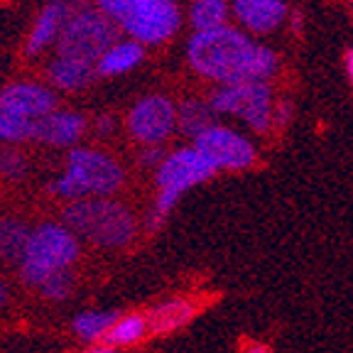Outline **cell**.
<instances>
[{
  "label": "cell",
  "instance_id": "1",
  "mask_svg": "<svg viewBox=\"0 0 353 353\" xmlns=\"http://www.w3.org/2000/svg\"><path fill=\"white\" fill-rule=\"evenodd\" d=\"M187 57L199 77L211 79L219 86L250 83L275 77L277 54L258 44L236 28H216L209 32H194L187 44Z\"/></svg>",
  "mask_w": 353,
  "mask_h": 353
},
{
  "label": "cell",
  "instance_id": "2",
  "mask_svg": "<svg viewBox=\"0 0 353 353\" xmlns=\"http://www.w3.org/2000/svg\"><path fill=\"white\" fill-rule=\"evenodd\" d=\"M64 226L99 248H128L138 236V219L113 199H81L64 209Z\"/></svg>",
  "mask_w": 353,
  "mask_h": 353
},
{
  "label": "cell",
  "instance_id": "3",
  "mask_svg": "<svg viewBox=\"0 0 353 353\" xmlns=\"http://www.w3.org/2000/svg\"><path fill=\"white\" fill-rule=\"evenodd\" d=\"M96 8L143 47L167 42L182 25L174 0H96Z\"/></svg>",
  "mask_w": 353,
  "mask_h": 353
},
{
  "label": "cell",
  "instance_id": "4",
  "mask_svg": "<svg viewBox=\"0 0 353 353\" xmlns=\"http://www.w3.org/2000/svg\"><path fill=\"white\" fill-rule=\"evenodd\" d=\"M79 253H81L79 238L64 223L47 221L42 226L32 228L25 255L17 263L22 285L37 290L54 272L72 270V265L79 260Z\"/></svg>",
  "mask_w": 353,
  "mask_h": 353
},
{
  "label": "cell",
  "instance_id": "5",
  "mask_svg": "<svg viewBox=\"0 0 353 353\" xmlns=\"http://www.w3.org/2000/svg\"><path fill=\"white\" fill-rule=\"evenodd\" d=\"M121 37V30L99 8H79L69 12L64 30L57 39V57L99 64V59Z\"/></svg>",
  "mask_w": 353,
  "mask_h": 353
},
{
  "label": "cell",
  "instance_id": "6",
  "mask_svg": "<svg viewBox=\"0 0 353 353\" xmlns=\"http://www.w3.org/2000/svg\"><path fill=\"white\" fill-rule=\"evenodd\" d=\"M216 174L211 162L196 148H179L174 152H167L162 165L154 170V184H157V196H154L152 211L160 216H170L172 209L179 204L184 192H189L196 184L206 182Z\"/></svg>",
  "mask_w": 353,
  "mask_h": 353
},
{
  "label": "cell",
  "instance_id": "7",
  "mask_svg": "<svg viewBox=\"0 0 353 353\" xmlns=\"http://www.w3.org/2000/svg\"><path fill=\"white\" fill-rule=\"evenodd\" d=\"M209 103L216 113L238 118L255 132H265L272 128V108H275L272 91L263 81L219 86Z\"/></svg>",
  "mask_w": 353,
  "mask_h": 353
},
{
  "label": "cell",
  "instance_id": "8",
  "mask_svg": "<svg viewBox=\"0 0 353 353\" xmlns=\"http://www.w3.org/2000/svg\"><path fill=\"white\" fill-rule=\"evenodd\" d=\"M64 174L81 189L83 199H108L125 184V172L110 154L94 148H74Z\"/></svg>",
  "mask_w": 353,
  "mask_h": 353
},
{
  "label": "cell",
  "instance_id": "9",
  "mask_svg": "<svg viewBox=\"0 0 353 353\" xmlns=\"http://www.w3.org/2000/svg\"><path fill=\"white\" fill-rule=\"evenodd\" d=\"M194 148L204 154L216 172L248 170L258 160V150H255V145L245 135H241L233 128L219 125V123L214 128H209L206 132H201L194 140Z\"/></svg>",
  "mask_w": 353,
  "mask_h": 353
},
{
  "label": "cell",
  "instance_id": "10",
  "mask_svg": "<svg viewBox=\"0 0 353 353\" xmlns=\"http://www.w3.org/2000/svg\"><path fill=\"white\" fill-rule=\"evenodd\" d=\"M176 128V105L167 96L150 94L140 99L128 113V132L135 143L162 145Z\"/></svg>",
  "mask_w": 353,
  "mask_h": 353
},
{
  "label": "cell",
  "instance_id": "11",
  "mask_svg": "<svg viewBox=\"0 0 353 353\" xmlns=\"http://www.w3.org/2000/svg\"><path fill=\"white\" fill-rule=\"evenodd\" d=\"M57 110V96L52 88L42 83H8L0 91V113L28 118V121H39Z\"/></svg>",
  "mask_w": 353,
  "mask_h": 353
},
{
  "label": "cell",
  "instance_id": "12",
  "mask_svg": "<svg viewBox=\"0 0 353 353\" xmlns=\"http://www.w3.org/2000/svg\"><path fill=\"white\" fill-rule=\"evenodd\" d=\"M83 130H86V121L81 113L74 110H52L50 116L34 121V138L44 145L52 148H72L81 140Z\"/></svg>",
  "mask_w": 353,
  "mask_h": 353
},
{
  "label": "cell",
  "instance_id": "13",
  "mask_svg": "<svg viewBox=\"0 0 353 353\" xmlns=\"http://www.w3.org/2000/svg\"><path fill=\"white\" fill-rule=\"evenodd\" d=\"M233 15L253 34H270L287 20L285 0H233Z\"/></svg>",
  "mask_w": 353,
  "mask_h": 353
},
{
  "label": "cell",
  "instance_id": "14",
  "mask_svg": "<svg viewBox=\"0 0 353 353\" xmlns=\"http://www.w3.org/2000/svg\"><path fill=\"white\" fill-rule=\"evenodd\" d=\"M69 6L64 0H52L39 10L37 20H34L32 30H30V37L25 42V54L28 57H37L42 54L52 42H57L64 30L66 20H69Z\"/></svg>",
  "mask_w": 353,
  "mask_h": 353
},
{
  "label": "cell",
  "instance_id": "15",
  "mask_svg": "<svg viewBox=\"0 0 353 353\" xmlns=\"http://www.w3.org/2000/svg\"><path fill=\"white\" fill-rule=\"evenodd\" d=\"M145 316H148V326L152 336H167V334L184 329L196 316V304L187 297H172L154 304Z\"/></svg>",
  "mask_w": 353,
  "mask_h": 353
},
{
  "label": "cell",
  "instance_id": "16",
  "mask_svg": "<svg viewBox=\"0 0 353 353\" xmlns=\"http://www.w3.org/2000/svg\"><path fill=\"white\" fill-rule=\"evenodd\" d=\"M47 77L61 91H81L99 77V69H96V64H88L81 59L54 57L47 66Z\"/></svg>",
  "mask_w": 353,
  "mask_h": 353
},
{
  "label": "cell",
  "instance_id": "17",
  "mask_svg": "<svg viewBox=\"0 0 353 353\" xmlns=\"http://www.w3.org/2000/svg\"><path fill=\"white\" fill-rule=\"evenodd\" d=\"M145 47L135 39H118L108 52L99 59L96 69L99 77H121V74L130 72L143 61Z\"/></svg>",
  "mask_w": 353,
  "mask_h": 353
},
{
  "label": "cell",
  "instance_id": "18",
  "mask_svg": "<svg viewBox=\"0 0 353 353\" xmlns=\"http://www.w3.org/2000/svg\"><path fill=\"white\" fill-rule=\"evenodd\" d=\"M150 336V326H148V316L145 314H121L116 319V324L110 326L108 334L103 336L105 346L110 348H130L143 343Z\"/></svg>",
  "mask_w": 353,
  "mask_h": 353
},
{
  "label": "cell",
  "instance_id": "19",
  "mask_svg": "<svg viewBox=\"0 0 353 353\" xmlns=\"http://www.w3.org/2000/svg\"><path fill=\"white\" fill-rule=\"evenodd\" d=\"M216 110L211 108V103H204V101L196 99H187L176 105V128L182 135L196 140L201 132H206L209 128L216 125L214 121Z\"/></svg>",
  "mask_w": 353,
  "mask_h": 353
},
{
  "label": "cell",
  "instance_id": "20",
  "mask_svg": "<svg viewBox=\"0 0 353 353\" xmlns=\"http://www.w3.org/2000/svg\"><path fill=\"white\" fill-rule=\"evenodd\" d=\"M32 228L20 219H0V258L8 263H20L25 248H28Z\"/></svg>",
  "mask_w": 353,
  "mask_h": 353
},
{
  "label": "cell",
  "instance_id": "21",
  "mask_svg": "<svg viewBox=\"0 0 353 353\" xmlns=\"http://www.w3.org/2000/svg\"><path fill=\"white\" fill-rule=\"evenodd\" d=\"M118 312H83V314H79L77 319L72 321V331L74 336L79 339V341L83 343H91V346H96V343L103 341V336L108 334V329L113 324H116L118 319Z\"/></svg>",
  "mask_w": 353,
  "mask_h": 353
},
{
  "label": "cell",
  "instance_id": "22",
  "mask_svg": "<svg viewBox=\"0 0 353 353\" xmlns=\"http://www.w3.org/2000/svg\"><path fill=\"white\" fill-rule=\"evenodd\" d=\"M228 17L226 0H194L189 8V22L194 32H209V30L223 28Z\"/></svg>",
  "mask_w": 353,
  "mask_h": 353
},
{
  "label": "cell",
  "instance_id": "23",
  "mask_svg": "<svg viewBox=\"0 0 353 353\" xmlns=\"http://www.w3.org/2000/svg\"><path fill=\"white\" fill-rule=\"evenodd\" d=\"M32 138H34V121L10 116V113H0V143L17 145V143H28Z\"/></svg>",
  "mask_w": 353,
  "mask_h": 353
},
{
  "label": "cell",
  "instance_id": "24",
  "mask_svg": "<svg viewBox=\"0 0 353 353\" xmlns=\"http://www.w3.org/2000/svg\"><path fill=\"white\" fill-rule=\"evenodd\" d=\"M74 287H77V277H74L72 270H61L50 275L42 285L37 287V292L42 294L44 299L50 302H64V299L72 297Z\"/></svg>",
  "mask_w": 353,
  "mask_h": 353
},
{
  "label": "cell",
  "instance_id": "25",
  "mask_svg": "<svg viewBox=\"0 0 353 353\" xmlns=\"http://www.w3.org/2000/svg\"><path fill=\"white\" fill-rule=\"evenodd\" d=\"M0 174L6 179H22L28 174V160L15 148H0Z\"/></svg>",
  "mask_w": 353,
  "mask_h": 353
},
{
  "label": "cell",
  "instance_id": "26",
  "mask_svg": "<svg viewBox=\"0 0 353 353\" xmlns=\"http://www.w3.org/2000/svg\"><path fill=\"white\" fill-rule=\"evenodd\" d=\"M165 157H167V152L162 150V145H150V148H143V152L138 154L140 165L148 167V170H157Z\"/></svg>",
  "mask_w": 353,
  "mask_h": 353
},
{
  "label": "cell",
  "instance_id": "27",
  "mask_svg": "<svg viewBox=\"0 0 353 353\" xmlns=\"http://www.w3.org/2000/svg\"><path fill=\"white\" fill-rule=\"evenodd\" d=\"M292 116H294L292 103H290V101H282V103H277L275 108H272V125L285 128L287 123L292 121Z\"/></svg>",
  "mask_w": 353,
  "mask_h": 353
},
{
  "label": "cell",
  "instance_id": "28",
  "mask_svg": "<svg viewBox=\"0 0 353 353\" xmlns=\"http://www.w3.org/2000/svg\"><path fill=\"white\" fill-rule=\"evenodd\" d=\"M162 226H165V216H160L157 211H150L148 219H145V231L157 233V231H162Z\"/></svg>",
  "mask_w": 353,
  "mask_h": 353
},
{
  "label": "cell",
  "instance_id": "29",
  "mask_svg": "<svg viewBox=\"0 0 353 353\" xmlns=\"http://www.w3.org/2000/svg\"><path fill=\"white\" fill-rule=\"evenodd\" d=\"M113 128H116V123H113V118L110 116H101L99 121H96V130H99V135H110Z\"/></svg>",
  "mask_w": 353,
  "mask_h": 353
},
{
  "label": "cell",
  "instance_id": "30",
  "mask_svg": "<svg viewBox=\"0 0 353 353\" xmlns=\"http://www.w3.org/2000/svg\"><path fill=\"white\" fill-rule=\"evenodd\" d=\"M343 66H346L348 83H351V88H353V47L351 50H346V54H343Z\"/></svg>",
  "mask_w": 353,
  "mask_h": 353
},
{
  "label": "cell",
  "instance_id": "31",
  "mask_svg": "<svg viewBox=\"0 0 353 353\" xmlns=\"http://www.w3.org/2000/svg\"><path fill=\"white\" fill-rule=\"evenodd\" d=\"M241 353H272V348L268 343H248Z\"/></svg>",
  "mask_w": 353,
  "mask_h": 353
},
{
  "label": "cell",
  "instance_id": "32",
  "mask_svg": "<svg viewBox=\"0 0 353 353\" xmlns=\"http://www.w3.org/2000/svg\"><path fill=\"white\" fill-rule=\"evenodd\" d=\"M86 353H118V348H110V346H105V343H96V346H91Z\"/></svg>",
  "mask_w": 353,
  "mask_h": 353
},
{
  "label": "cell",
  "instance_id": "33",
  "mask_svg": "<svg viewBox=\"0 0 353 353\" xmlns=\"http://www.w3.org/2000/svg\"><path fill=\"white\" fill-rule=\"evenodd\" d=\"M290 22H292V30L302 28V12H292V20H290Z\"/></svg>",
  "mask_w": 353,
  "mask_h": 353
},
{
  "label": "cell",
  "instance_id": "34",
  "mask_svg": "<svg viewBox=\"0 0 353 353\" xmlns=\"http://www.w3.org/2000/svg\"><path fill=\"white\" fill-rule=\"evenodd\" d=\"M8 302V287H6V282L0 280V307Z\"/></svg>",
  "mask_w": 353,
  "mask_h": 353
},
{
  "label": "cell",
  "instance_id": "35",
  "mask_svg": "<svg viewBox=\"0 0 353 353\" xmlns=\"http://www.w3.org/2000/svg\"><path fill=\"white\" fill-rule=\"evenodd\" d=\"M348 8H351V10H353V0H348Z\"/></svg>",
  "mask_w": 353,
  "mask_h": 353
}]
</instances>
